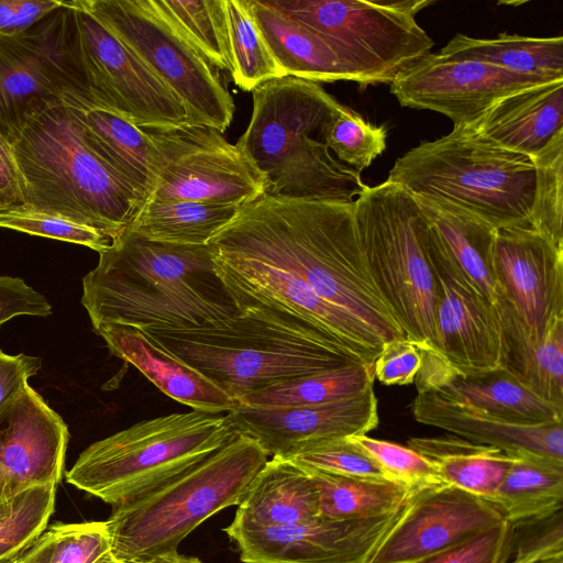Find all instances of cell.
I'll use <instances>...</instances> for the list:
<instances>
[{"label": "cell", "instance_id": "cell-7", "mask_svg": "<svg viewBox=\"0 0 563 563\" xmlns=\"http://www.w3.org/2000/svg\"><path fill=\"white\" fill-rule=\"evenodd\" d=\"M268 454L251 437L239 434L187 472L142 497L112 507L104 521L118 563H151L178 551L201 522L239 505Z\"/></svg>", "mask_w": 563, "mask_h": 563}, {"label": "cell", "instance_id": "cell-20", "mask_svg": "<svg viewBox=\"0 0 563 563\" xmlns=\"http://www.w3.org/2000/svg\"><path fill=\"white\" fill-rule=\"evenodd\" d=\"M68 441L63 418L26 383L0 407V473L10 495L57 486Z\"/></svg>", "mask_w": 563, "mask_h": 563}, {"label": "cell", "instance_id": "cell-24", "mask_svg": "<svg viewBox=\"0 0 563 563\" xmlns=\"http://www.w3.org/2000/svg\"><path fill=\"white\" fill-rule=\"evenodd\" d=\"M411 409L418 422L443 429L473 443L494 446L510 455L533 454L563 461L562 422L540 426L509 423L434 393H418Z\"/></svg>", "mask_w": 563, "mask_h": 563}, {"label": "cell", "instance_id": "cell-14", "mask_svg": "<svg viewBox=\"0 0 563 563\" xmlns=\"http://www.w3.org/2000/svg\"><path fill=\"white\" fill-rule=\"evenodd\" d=\"M70 3L90 102L145 131L191 126L183 101L77 0Z\"/></svg>", "mask_w": 563, "mask_h": 563}, {"label": "cell", "instance_id": "cell-2", "mask_svg": "<svg viewBox=\"0 0 563 563\" xmlns=\"http://www.w3.org/2000/svg\"><path fill=\"white\" fill-rule=\"evenodd\" d=\"M93 329L218 324L240 314L216 272L209 245L147 240L129 229L99 253L82 278Z\"/></svg>", "mask_w": 563, "mask_h": 563}, {"label": "cell", "instance_id": "cell-39", "mask_svg": "<svg viewBox=\"0 0 563 563\" xmlns=\"http://www.w3.org/2000/svg\"><path fill=\"white\" fill-rule=\"evenodd\" d=\"M530 228L563 251V132L536 156Z\"/></svg>", "mask_w": 563, "mask_h": 563}, {"label": "cell", "instance_id": "cell-16", "mask_svg": "<svg viewBox=\"0 0 563 563\" xmlns=\"http://www.w3.org/2000/svg\"><path fill=\"white\" fill-rule=\"evenodd\" d=\"M407 503L371 518L331 520L318 517L303 523L273 528L229 525L223 531L234 542L243 563H369Z\"/></svg>", "mask_w": 563, "mask_h": 563}, {"label": "cell", "instance_id": "cell-9", "mask_svg": "<svg viewBox=\"0 0 563 563\" xmlns=\"http://www.w3.org/2000/svg\"><path fill=\"white\" fill-rule=\"evenodd\" d=\"M355 228L372 279L406 339L438 355L430 227L415 198L385 180L354 201Z\"/></svg>", "mask_w": 563, "mask_h": 563}, {"label": "cell", "instance_id": "cell-50", "mask_svg": "<svg viewBox=\"0 0 563 563\" xmlns=\"http://www.w3.org/2000/svg\"><path fill=\"white\" fill-rule=\"evenodd\" d=\"M42 367L37 356L5 354L0 350V407L10 400Z\"/></svg>", "mask_w": 563, "mask_h": 563}, {"label": "cell", "instance_id": "cell-3", "mask_svg": "<svg viewBox=\"0 0 563 563\" xmlns=\"http://www.w3.org/2000/svg\"><path fill=\"white\" fill-rule=\"evenodd\" d=\"M142 330L235 401L280 382L367 363L314 327L264 309L218 324Z\"/></svg>", "mask_w": 563, "mask_h": 563}, {"label": "cell", "instance_id": "cell-37", "mask_svg": "<svg viewBox=\"0 0 563 563\" xmlns=\"http://www.w3.org/2000/svg\"><path fill=\"white\" fill-rule=\"evenodd\" d=\"M229 36L230 76L240 89L253 91L266 81L286 77L247 3L224 0Z\"/></svg>", "mask_w": 563, "mask_h": 563}, {"label": "cell", "instance_id": "cell-31", "mask_svg": "<svg viewBox=\"0 0 563 563\" xmlns=\"http://www.w3.org/2000/svg\"><path fill=\"white\" fill-rule=\"evenodd\" d=\"M407 444L435 467L445 484L488 501L516 456L453 434L410 438Z\"/></svg>", "mask_w": 563, "mask_h": 563}, {"label": "cell", "instance_id": "cell-40", "mask_svg": "<svg viewBox=\"0 0 563 563\" xmlns=\"http://www.w3.org/2000/svg\"><path fill=\"white\" fill-rule=\"evenodd\" d=\"M385 125H374L343 106L325 125L322 140L338 161L358 173L369 167L386 148Z\"/></svg>", "mask_w": 563, "mask_h": 563}, {"label": "cell", "instance_id": "cell-8", "mask_svg": "<svg viewBox=\"0 0 563 563\" xmlns=\"http://www.w3.org/2000/svg\"><path fill=\"white\" fill-rule=\"evenodd\" d=\"M238 435L230 413L192 410L142 420L90 444L65 476L115 507L187 472Z\"/></svg>", "mask_w": 563, "mask_h": 563}, {"label": "cell", "instance_id": "cell-47", "mask_svg": "<svg viewBox=\"0 0 563 563\" xmlns=\"http://www.w3.org/2000/svg\"><path fill=\"white\" fill-rule=\"evenodd\" d=\"M422 362L419 349L407 339L383 345L373 362L374 377L384 385H409L415 382Z\"/></svg>", "mask_w": 563, "mask_h": 563}, {"label": "cell", "instance_id": "cell-13", "mask_svg": "<svg viewBox=\"0 0 563 563\" xmlns=\"http://www.w3.org/2000/svg\"><path fill=\"white\" fill-rule=\"evenodd\" d=\"M147 133L156 158V181L148 199L243 206L267 191L266 176L214 129L183 126Z\"/></svg>", "mask_w": 563, "mask_h": 563}, {"label": "cell", "instance_id": "cell-25", "mask_svg": "<svg viewBox=\"0 0 563 563\" xmlns=\"http://www.w3.org/2000/svg\"><path fill=\"white\" fill-rule=\"evenodd\" d=\"M62 100L85 143L144 203L156 181L155 150L147 131L80 96Z\"/></svg>", "mask_w": 563, "mask_h": 563}, {"label": "cell", "instance_id": "cell-34", "mask_svg": "<svg viewBox=\"0 0 563 563\" xmlns=\"http://www.w3.org/2000/svg\"><path fill=\"white\" fill-rule=\"evenodd\" d=\"M242 206L148 199L126 229L151 241L207 245Z\"/></svg>", "mask_w": 563, "mask_h": 563}, {"label": "cell", "instance_id": "cell-44", "mask_svg": "<svg viewBox=\"0 0 563 563\" xmlns=\"http://www.w3.org/2000/svg\"><path fill=\"white\" fill-rule=\"evenodd\" d=\"M511 525L509 556L506 563H541L563 556V508Z\"/></svg>", "mask_w": 563, "mask_h": 563}, {"label": "cell", "instance_id": "cell-57", "mask_svg": "<svg viewBox=\"0 0 563 563\" xmlns=\"http://www.w3.org/2000/svg\"><path fill=\"white\" fill-rule=\"evenodd\" d=\"M541 563H563V556L553 558Z\"/></svg>", "mask_w": 563, "mask_h": 563}, {"label": "cell", "instance_id": "cell-15", "mask_svg": "<svg viewBox=\"0 0 563 563\" xmlns=\"http://www.w3.org/2000/svg\"><path fill=\"white\" fill-rule=\"evenodd\" d=\"M552 80L556 79L522 75L439 51L402 70L390 84V91L402 107L439 112L454 125L476 126L500 99Z\"/></svg>", "mask_w": 563, "mask_h": 563}, {"label": "cell", "instance_id": "cell-58", "mask_svg": "<svg viewBox=\"0 0 563 563\" xmlns=\"http://www.w3.org/2000/svg\"><path fill=\"white\" fill-rule=\"evenodd\" d=\"M106 563H118V562H115L114 560H112V561H109V562H106Z\"/></svg>", "mask_w": 563, "mask_h": 563}, {"label": "cell", "instance_id": "cell-48", "mask_svg": "<svg viewBox=\"0 0 563 563\" xmlns=\"http://www.w3.org/2000/svg\"><path fill=\"white\" fill-rule=\"evenodd\" d=\"M51 313L52 306L46 297L22 278L0 276V328L14 317H45Z\"/></svg>", "mask_w": 563, "mask_h": 563}, {"label": "cell", "instance_id": "cell-10", "mask_svg": "<svg viewBox=\"0 0 563 563\" xmlns=\"http://www.w3.org/2000/svg\"><path fill=\"white\" fill-rule=\"evenodd\" d=\"M319 34L334 51L349 81L361 88L391 84L431 53L433 40L416 21L428 0H267Z\"/></svg>", "mask_w": 563, "mask_h": 563}, {"label": "cell", "instance_id": "cell-4", "mask_svg": "<svg viewBox=\"0 0 563 563\" xmlns=\"http://www.w3.org/2000/svg\"><path fill=\"white\" fill-rule=\"evenodd\" d=\"M252 97L251 119L236 145L266 176V192L354 202L367 185L322 140L343 104L320 84L289 76L264 82Z\"/></svg>", "mask_w": 563, "mask_h": 563}, {"label": "cell", "instance_id": "cell-35", "mask_svg": "<svg viewBox=\"0 0 563 563\" xmlns=\"http://www.w3.org/2000/svg\"><path fill=\"white\" fill-rule=\"evenodd\" d=\"M306 467V466H303ZM318 494V517L331 520L371 518L404 506L418 492L391 481L334 475L306 467Z\"/></svg>", "mask_w": 563, "mask_h": 563}, {"label": "cell", "instance_id": "cell-22", "mask_svg": "<svg viewBox=\"0 0 563 563\" xmlns=\"http://www.w3.org/2000/svg\"><path fill=\"white\" fill-rule=\"evenodd\" d=\"M420 353L422 362L413 382L418 393H434L515 424L540 426L563 420V408L539 398L501 367L461 372L434 353Z\"/></svg>", "mask_w": 563, "mask_h": 563}, {"label": "cell", "instance_id": "cell-55", "mask_svg": "<svg viewBox=\"0 0 563 563\" xmlns=\"http://www.w3.org/2000/svg\"><path fill=\"white\" fill-rule=\"evenodd\" d=\"M11 497L10 493H9V489L7 487V484H5V481L2 476V474L0 473V501L7 499Z\"/></svg>", "mask_w": 563, "mask_h": 563}, {"label": "cell", "instance_id": "cell-51", "mask_svg": "<svg viewBox=\"0 0 563 563\" xmlns=\"http://www.w3.org/2000/svg\"><path fill=\"white\" fill-rule=\"evenodd\" d=\"M22 203L21 183L11 145L0 134V207Z\"/></svg>", "mask_w": 563, "mask_h": 563}, {"label": "cell", "instance_id": "cell-52", "mask_svg": "<svg viewBox=\"0 0 563 563\" xmlns=\"http://www.w3.org/2000/svg\"><path fill=\"white\" fill-rule=\"evenodd\" d=\"M53 537L45 531L20 555L19 563H51Z\"/></svg>", "mask_w": 563, "mask_h": 563}, {"label": "cell", "instance_id": "cell-43", "mask_svg": "<svg viewBox=\"0 0 563 563\" xmlns=\"http://www.w3.org/2000/svg\"><path fill=\"white\" fill-rule=\"evenodd\" d=\"M382 467L387 478L412 490L445 484L435 467L421 454L393 442L371 437H350Z\"/></svg>", "mask_w": 563, "mask_h": 563}, {"label": "cell", "instance_id": "cell-54", "mask_svg": "<svg viewBox=\"0 0 563 563\" xmlns=\"http://www.w3.org/2000/svg\"><path fill=\"white\" fill-rule=\"evenodd\" d=\"M151 563H202L196 556H188L179 554L178 551L166 553L155 558Z\"/></svg>", "mask_w": 563, "mask_h": 563}, {"label": "cell", "instance_id": "cell-49", "mask_svg": "<svg viewBox=\"0 0 563 563\" xmlns=\"http://www.w3.org/2000/svg\"><path fill=\"white\" fill-rule=\"evenodd\" d=\"M64 0H0V38L24 33Z\"/></svg>", "mask_w": 563, "mask_h": 563}, {"label": "cell", "instance_id": "cell-28", "mask_svg": "<svg viewBox=\"0 0 563 563\" xmlns=\"http://www.w3.org/2000/svg\"><path fill=\"white\" fill-rule=\"evenodd\" d=\"M476 128L498 145L532 158L563 132V78L500 99Z\"/></svg>", "mask_w": 563, "mask_h": 563}, {"label": "cell", "instance_id": "cell-46", "mask_svg": "<svg viewBox=\"0 0 563 563\" xmlns=\"http://www.w3.org/2000/svg\"><path fill=\"white\" fill-rule=\"evenodd\" d=\"M512 525L504 520L418 563H506Z\"/></svg>", "mask_w": 563, "mask_h": 563}, {"label": "cell", "instance_id": "cell-11", "mask_svg": "<svg viewBox=\"0 0 563 563\" xmlns=\"http://www.w3.org/2000/svg\"><path fill=\"white\" fill-rule=\"evenodd\" d=\"M185 104L191 126L223 133L234 101L219 76L155 0H77Z\"/></svg>", "mask_w": 563, "mask_h": 563}, {"label": "cell", "instance_id": "cell-45", "mask_svg": "<svg viewBox=\"0 0 563 563\" xmlns=\"http://www.w3.org/2000/svg\"><path fill=\"white\" fill-rule=\"evenodd\" d=\"M48 530L53 537L51 563H106L114 560L104 521L57 522Z\"/></svg>", "mask_w": 563, "mask_h": 563}, {"label": "cell", "instance_id": "cell-17", "mask_svg": "<svg viewBox=\"0 0 563 563\" xmlns=\"http://www.w3.org/2000/svg\"><path fill=\"white\" fill-rule=\"evenodd\" d=\"M506 520L490 501L442 484L411 495L369 563H418Z\"/></svg>", "mask_w": 563, "mask_h": 563}, {"label": "cell", "instance_id": "cell-42", "mask_svg": "<svg viewBox=\"0 0 563 563\" xmlns=\"http://www.w3.org/2000/svg\"><path fill=\"white\" fill-rule=\"evenodd\" d=\"M0 228L84 245L98 253L111 243L110 238L90 225L23 203L0 207Z\"/></svg>", "mask_w": 563, "mask_h": 563}, {"label": "cell", "instance_id": "cell-33", "mask_svg": "<svg viewBox=\"0 0 563 563\" xmlns=\"http://www.w3.org/2000/svg\"><path fill=\"white\" fill-rule=\"evenodd\" d=\"M510 523L563 508V461L516 455L490 500Z\"/></svg>", "mask_w": 563, "mask_h": 563}, {"label": "cell", "instance_id": "cell-19", "mask_svg": "<svg viewBox=\"0 0 563 563\" xmlns=\"http://www.w3.org/2000/svg\"><path fill=\"white\" fill-rule=\"evenodd\" d=\"M494 272L503 295L534 335L563 319V251L530 227L500 228Z\"/></svg>", "mask_w": 563, "mask_h": 563}, {"label": "cell", "instance_id": "cell-27", "mask_svg": "<svg viewBox=\"0 0 563 563\" xmlns=\"http://www.w3.org/2000/svg\"><path fill=\"white\" fill-rule=\"evenodd\" d=\"M316 518L318 494L309 472L289 459L272 456L250 484L230 525L288 527Z\"/></svg>", "mask_w": 563, "mask_h": 563}, {"label": "cell", "instance_id": "cell-38", "mask_svg": "<svg viewBox=\"0 0 563 563\" xmlns=\"http://www.w3.org/2000/svg\"><path fill=\"white\" fill-rule=\"evenodd\" d=\"M212 68L230 74L224 0H155Z\"/></svg>", "mask_w": 563, "mask_h": 563}, {"label": "cell", "instance_id": "cell-56", "mask_svg": "<svg viewBox=\"0 0 563 563\" xmlns=\"http://www.w3.org/2000/svg\"><path fill=\"white\" fill-rule=\"evenodd\" d=\"M19 556L0 560V563H19Z\"/></svg>", "mask_w": 563, "mask_h": 563}, {"label": "cell", "instance_id": "cell-29", "mask_svg": "<svg viewBox=\"0 0 563 563\" xmlns=\"http://www.w3.org/2000/svg\"><path fill=\"white\" fill-rule=\"evenodd\" d=\"M411 196L450 260L467 282L494 305L499 296V287L494 272V245L497 229L451 203Z\"/></svg>", "mask_w": 563, "mask_h": 563}, {"label": "cell", "instance_id": "cell-5", "mask_svg": "<svg viewBox=\"0 0 563 563\" xmlns=\"http://www.w3.org/2000/svg\"><path fill=\"white\" fill-rule=\"evenodd\" d=\"M11 150L25 206L90 225L112 241L143 205L85 143L63 100L33 113Z\"/></svg>", "mask_w": 563, "mask_h": 563}, {"label": "cell", "instance_id": "cell-21", "mask_svg": "<svg viewBox=\"0 0 563 563\" xmlns=\"http://www.w3.org/2000/svg\"><path fill=\"white\" fill-rule=\"evenodd\" d=\"M377 406L371 385L334 402L275 409L238 406L228 413L239 434L256 440L268 456H285L307 442L368 433L379 422Z\"/></svg>", "mask_w": 563, "mask_h": 563}, {"label": "cell", "instance_id": "cell-12", "mask_svg": "<svg viewBox=\"0 0 563 563\" xmlns=\"http://www.w3.org/2000/svg\"><path fill=\"white\" fill-rule=\"evenodd\" d=\"M90 101L70 0L22 34L0 38V134L11 145L26 120L66 96Z\"/></svg>", "mask_w": 563, "mask_h": 563}, {"label": "cell", "instance_id": "cell-6", "mask_svg": "<svg viewBox=\"0 0 563 563\" xmlns=\"http://www.w3.org/2000/svg\"><path fill=\"white\" fill-rule=\"evenodd\" d=\"M534 179L530 156L498 145L475 125H454L398 157L386 180L500 229L530 227Z\"/></svg>", "mask_w": 563, "mask_h": 563}, {"label": "cell", "instance_id": "cell-36", "mask_svg": "<svg viewBox=\"0 0 563 563\" xmlns=\"http://www.w3.org/2000/svg\"><path fill=\"white\" fill-rule=\"evenodd\" d=\"M373 364H354L280 382L236 399L239 406L262 409L317 406L353 397L374 382Z\"/></svg>", "mask_w": 563, "mask_h": 563}, {"label": "cell", "instance_id": "cell-1", "mask_svg": "<svg viewBox=\"0 0 563 563\" xmlns=\"http://www.w3.org/2000/svg\"><path fill=\"white\" fill-rule=\"evenodd\" d=\"M208 245L252 294L294 306L321 298L383 344L406 339L364 260L354 202L264 192L243 205Z\"/></svg>", "mask_w": 563, "mask_h": 563}, {"label": "cell", "instance_id": "cell-26", "mask_svg": "<svg viewBox=\"0 0 563 563\" xmlns=\"http://www.w3.org/2000/svg\"><path fill=\"white\" fill-rule=\"evenodd\" d=\"M495 306L500 324L499 367L539 398L563 408V319L538 338L503 295Z\"/></svg>", "mask_w": 563, "mask_h": 563}, {"label": "cell", "instance_id": "cell-30", "mask_svg": "<svg viewBox=\"0 0 563 563\" xmlns=\"http://www.w3.org/2000/svg\"><path fill=\"white\" fill-rule=\"evenodd\" d=\"M247 3L286 76L317 84L349 81L339 57L319 34L273 8L267 0Z\"/></svg>", "mask_w": 563, "mask_h": 563}, {"label": "cell", "instance_id": "cell-53", "mask_svg": "<svg viewBox=\"0 0 563 563\" xmlns=\"http://www.w3.org/2000/svg\"><path fill=\"white\" fill-rule=\"evenodd\" d=\"M25 490L0 501V527H2L16 510L24 497Z\"/></svg>", "mask_w": 563, "mask_h": 563}, {"label": "cell", "instance_id": "cell-23", "mask_svg": "<svg viewBox=\"0 0 563 563\" xmlns=\"http://www.w3.org/2000/svg\"><path fill=\"white\" fill-rule=\"evenodd\" d=\"M110 353L136 367L161 391L196 411L231 412L239 404L218 385L167 351L142 329L108 323L95 328Z\"/></svg>", "mask_w": 563, "mask_h": 563}, {"label": "cell", "instance_id": "cell-41", "mask_svg": "<svg viewBox=\"0 0 563 563\" xmlns=\"http://www.w3.org/2000/svg\"><path fill=\"white\" fill-rule=\"evenodd\" d=\"M283 457L334 475L389 481L377 462L350 437L307 442Z\"/></svg>", "mask_w": 563, "mask_h": 563}, {"label": "cell", "instance_id": "cell-18", "mask_svg": "<svg viewBox=\"0 0 563 563\" xmlns=\"http://www.w3.org/2000/svg\"><path fill=\"white\" fill-rule=\"evenodd\" d=\"M429 258L435 282L438 355L461 372L499 367L500 324L495 303L467 282L431 228Z\"/></svg>", "mask_w": 563, "mask_h": 563}, {"label": "cell", "instance_id": "cell-32", "mask_svg": "<svg viewBox=\"0 0 563 563\" xmlns=\"http://www.w3.org/2000/svg\"><path fill=\"white\" fill-rule=\"evenodd\" d=\"M451 57L477 60L509 71L549 79L563 78V36L499 34L476 38L456 34L440 49Z\"/></svg>", "mask_w": 563, "mask_h": 563}]
</instances>
